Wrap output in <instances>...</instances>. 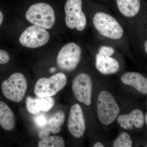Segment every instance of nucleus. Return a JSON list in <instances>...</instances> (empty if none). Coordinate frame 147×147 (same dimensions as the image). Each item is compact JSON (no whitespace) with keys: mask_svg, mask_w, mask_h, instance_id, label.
<instances>
[{"mask_svg":"<svg viewBox=\"0 0 147 147\" xmlns=\"http://www.w3.org/2000/svg\"><path fill=\"white\" fill-rule=\"evenodd\" d=\"M144 120L145 121V122H146V124H147V114H146L145 116H144Z\"/></svg>","mask_w":147,"mask_h":147,"instance_id":"nucleus-29","label":"nucleus"},{"mask_svg":"<svg viewBox=\"0 0 147 147\" xmlns=\"http://www.w3.org/2000/svg\"><path fill=\"white\" fill-rule=\"evenodd\" d=\"M26 105L27 110L32 115H37L40 113L37 109L35 98L28 96L26 100Z\"/></svg>","mask_w":147,"mask_h":147,"instance_id":"nucleus-20","label":"nucleus"},{"mask_svg":"<svg viewBox=\"0 0 147 147\" xmlns=\"http://www.w3.org/2000/svg\"><path fill=\"white\" fill-rule=\"evenodd\" d=\"M94 26L103 36L116 40L120 39L123 34L122 27L114 17L108 13L99 12L93 19Z\"/></svg>","mask_w":147,"mask_h":147,"instance_id":"nucleus-4","label":"nucleus"},{"mask_svg":"<svg viewBox=\"0 0 147 147\" xmlns=\"http://www.w3.org/2000/svg\"><path fill=\"white\" fill-rule=\"evenodd\" d=\"M132 141L130 136L126 132H123L119 136L113 143L114 147H131Z\"/></svg>","mask_w":147,"mask_h":147,"instance_id":"nucleus-19","label":"nucleus"},{"mask_svg":"<svg viewBox=\"0 0 147 147\" xmlns=\"http://www.w3.org/2000/svg\"><path fill=\"white\" fill-rule=\"evenodd\" d=\"M72 90L77 100L86 105L91 103L92 83L88 74H79L72 82Z\"/></svg>","mask_w":147,"mask_h":147,"instance_id":"nucleus-9","label":"nucleus"},{"mask_svg":"<svg viewBox=\"0 0 147 147\" xmlns=\"http://www.w3.org/2000/svg\"><path fill=\"white\" fill-rule=\"evenodd\" d=\"M144 47H145V52H146V53H147V41H146V42H145L144 43Z\"/></svg>","mask_w":147,"mask_h":147,"instance_id":"nucleus-28","label":"nucleus"},{"mask_svg":"<svg viewBox=\"0 0 147 147\" xmlns=\"http://www.w3.org/2000/svg\"><path fill=\"white\" fill-rule=\"evenodd\" d=\"M57 69L56 67H52L50 69V70H49V71L51 73H53L54 72H55V71H57Z\"/></svg>","mask_w":147,"mask_h":147,"instance_id":"nucleus-27","label":"nucleus"},{"mask_svg":"<svg viewBox=\"0 0 147 147\" xmlns=\"http://www.w3.org/2000/svg\"><path fill=\"white\" fill-rule=\"evenodd\" d=\"M36 105L40 112L47 113L53 108L55 100L52 97H38L35 98Z\"/></svg>","mask_w":147,"mask_h":147,"instance_id":"nucleus-18","label":"nucleus"},{"mask_svg":"<svg viewBox=\"0 0 147 147\" xmlns=\"http://www.w3.org/2000/svg\"><path fill=\"white\" fill-rule=\"evenodd\" d=\"M115 53L114 48L110 46H103L100 47L98 53L105 57H111Z\"/></svg>","mask_w":147,"mask_h":147,"instance_id":"nucleus-22","label":"nucleus"},{"mask_svg":"<svg viewBox=\"0 0 147 147\" xmlns=\"http://www.w3.org/2000/svg\"><path fill=\"white\" fill-rule=\"evenodd\" d=\"M28 84L25 76L21 73H13L3 82L1 86L4 96L8 100L19 102L26 93Z\"/></svg>","mask_w":147,"mask_h":147,"instance_id":"nucleus-3","label":"nucleus"},{"mask_svg":"<svg viewBox=\"0 0 147 147\" xmlns=\"http://www.w3.org/2000/svg\"><path fill=\"white\" fill-rule=\"evenodd\" d=\"M50 133V131H49V129L45 126L44 127H42V129L40 131L38 136L40 139H43L49 137Z\"/></svg>","mask_w":147,"mask_h":147,"instance_id":"nucleus-24","label":"nucleus"},{"mask_svg":"<svg viewBox=\"0 0 147 147\" xmlns=\"http://www.w3.org/2000/svg\"><path fill=\"white\" fill-rule=\"evenodd\" d=\"M94 147H104V145L100 142H97L95 143L93 146Z\"/></svg>","mask_w":147,"mask_h":147,"instance_id":"nucleus-25","label":"nucleus"},{"mask_svg":"<svg viewBox=\"0 0 147 147\" xmlns=\"http://www.w3.org/2000/svg\"><path fill=\"white\" fill-rule=\"evenodd\" d=\"M15 125L13 111L6 103L0 100V126L6 131H9L13 130Z\"/></svg>","mask_w":147,"mask_h":147,"instance_id":"nucleus-14","label":"nucleus"},{"mask_svg":"<svg viewBox=\"0 0 147 147\" xmlns=\"http://www.w3.org/2000/svg\"><path fill=\"white\" fill-rule=\"evenodd\" d=\"M67 127L70 134L75 138H81L85 133V120L83 111L79 104H75L70 108Z\"/></svg>","mask_w":147,"mask_h":147,"instance_id":"nucleus-10","label":"nucleus"},{"mask_svg":"<svg viewBox=\"0 0 147 147\" xmlns=\"http://www.w3.org/2000/svg\"><path fill=\"white\" fill-rule=\"evenodd\" d=\"M82 0H67L65 5V24L69 29L82 31L87 24L86 17L82 11Z\"/></svg>","mask_w":147,"mask_h":147,"instance_id":"nucleus-7","label":"nucleus"},{"mask_svg":"<svg viewBox=\"0 0 147 147\" xmlns=\"http://www.w3.org/2000/svg\"><path fill=\"white\" fill-rule=\"evenodd\" d=\"M124 84L131 86L143 94L147 93V79L141 74L129 72L124 74L121 78Z\"/></svg>","mask_w":147,"mask_h":147,"instance_id":"nucleus-12","label":"nucleus"},{"mask_svg":"<svg viewBox=\"0 0 147 147\" xmlns=\"http://www.w3.org/2000/svg\"><path fill=\"white\" fill-rule=\"evenodd\" d=\"M10 60V57L5 50L0 49V64L7 63Z\"/></svg>","mask_w":147,"mask_h":147,"instance_id":"nucleus-23","label":"nucleus"},{"mask_svg":"<svg viewBox=\"0 0 147 147\" xmlns=\"http://www.w3.org/2000/svg\"><path fill=\"white\" fill-rule=\"evenodd\" d=\"M3 19V16L2 12L0 11V26L2 23Z\"/></svg>","mask_w":147,"mask_h":147,"instance_id":"nucleus-26","label":"nucleus"},{"mask_svg":"<svg viewBox=\"0 0 147 147\" xmlns=\"http://www.w3.org/2000/svg\"><path fill=\"white\" fill-rule=\"evenodd\" d=\"M67 79L64 74L58 73L49 78H40L35 85L34 93L38 97H52L63 89Z\"/></svg>","mask_w":147,"mask_h":147,"instance_id":"nucleus-5","label":"nucleus"},{"mask_svg":"<svg viewBox=\"0 0 147 147\" xmlns=\"http://www.w3.org/2000/svg\"><path fill=\"white\" fill-rule=\"evenodd\" d=\"M50 38V35L45 29L33 25L22 33L19 42L24 47L36 48L45 45Z\"/></svg>","mask_w":147,"mask_h":147,"instance_id":"nucleus-8","label":"nucleus"},{"mask_svg":"<svg viewBox=\"0 0 147 147\" xmlns=\"http://www.w3.org/2000/svg\"><path fill=\"white\" fill-rule=\"evenodd\" d=\"M47 117L43 114H38L34 118V122L38 127L42 128L47 125Z\"/></svg>","mask_w":147,"mask_h":147,"instance_id":"nucleus-21","label":"nucleus"},{"mask_svg":"<svg viewBox=\"0 0 147 147\" xmlns=\"http://www.w3.org/2000/svg\"><path fill=\"white\" fill-rule=\"evenodd\" d=\"M97 109L98 118L105 125L115 121L120 113L119 108L114 96L107 91H102L98 94Z\"/></svg>","mask_w":147,"mask_h":147,"instance_id":"nucleus-2","label":"nucleus"},{"mask_svg":"<svg viewBox=\"0 0 147 147\" xmlns=\"http://www.w3.org/2000/svg\"><path fill=\"white\" fill-rule=\"evenodd\" d=\"M26 18L34 25L45 29L52 28L55 23L53 7L45 3H38L31 6L26 13Z\"/></svg>","mask_w":147,"mask_h":147,"instance_id":"nucleus-1","label":"nucleus"},{"mask_svg":"<svg viewBox=\"0 0 147 147\" xmlns=\"http://www.w3.org/2000/svg\"><path fill=\"white\" fill-rule=\"evenodd\" d=\"M116 1L119 10L125 17H134L140 10V0H116Z\"/></svg>","mask_w":147,"mask_h":147,"instance_id":"nucleus-15","label":"nucleus"},{"mask_svg":"<svg viewBox=\"0 0 147 147\" xmlns=\"http://www.w3.org/2000/svg\"><path fill=\"white\" fill-rule=\"evenodd\" d=\"M82 49L74 42H70L62 47L57 59L59 68L67 71H73L80 62Z\"/></svg>","mask_w":147,"mask_h":147,"instance_id":"nucleus-6","label":"nucleus"},{"mask_svg":"<svg viewBox=\"0 0 147 147\" xmlns=\"http://www.w3.org/2000/svg\"><path fill=\"white\" fill-rule=\"evenodd\" d=\"M117 122L121 127L127 130L132 129L133 126L141 128L144 124V116L142 110L135 109L129 114L119 116Z\"/></svg>","mask_w":147,"mask_h":147,"instance_id":"nucleus-11","label":"nucleus"},{"mask_svg":"<svg viewBox=\"0 0 147 147\" xmlns=\"http://www.w3.org/2000/svg\"><path fill=\"white\" fill-rule=\"evenodd\" d=\"M65 114L63 111L60 110L54 114L48 119L47 127L50 132L54 134H57L61 130V126L65 120Z\"/></svg>","mask_w":147,"mask_h":147,"instance_id":"nucleus-16","label":"nucleus"},{"mask_svg":"<svg viewBox=\"0 0 147 147\" xmlns=\"http://www.w3.org/2000/svg\"><path fill=\"white\" fill-rule=\"evenodd\" d=\"M65 146L62 137L54 136L41 139L38 144V147H64Z\"/></svg>","mask_w":147,"mask_h":147,"instance_id":"nucleus-17","label":"nucleus"},{"mask_svg":"<svg viewBox=\"0 0 147 147\" xmlns=\"http://www.w3.org/2000/svg\"><path fill=\"white\" fill-rule=\"evenodd\" d=\"M96 67L100 73L109 74L117 72L120 66L118 62L114 58L98 53L96 57Z\"/></svg>","mask_w":147,"mask_h":147,"instance_id":"nucleus-13","label":"nucleus"}]
</instances>
